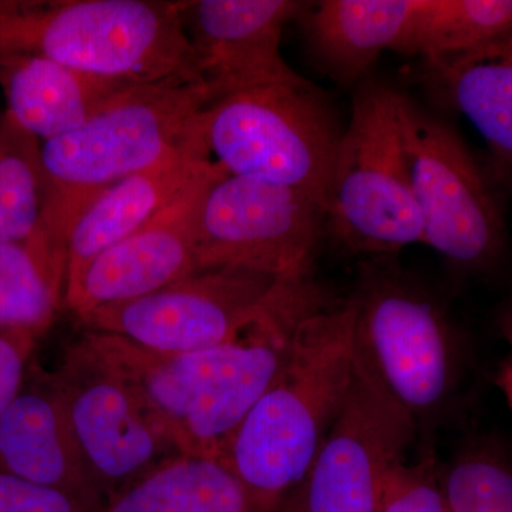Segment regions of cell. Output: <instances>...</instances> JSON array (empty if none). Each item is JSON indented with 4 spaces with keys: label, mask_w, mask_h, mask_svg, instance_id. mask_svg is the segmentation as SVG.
I'll use <instances>...</instances> for the list:
<instances>
[{
    "label": "cell",
    "mask_w": 512,
    "mask_h": 512,
    "mask_svg": "<svg viewBox=\"0 0 512 512\" xmlns=\"http://www.w3.org/2000/svg\"><path fill=\"white\" fill-rule=\"evenodd\" d=\"M326 303L320 286H302L237 338L200 352H151L86 329L79 340L137 393L183 456L224 463L238 427L288 362L303 320Z\"/></svg>",
    "instance_id": "6da1fadb"
},
{
    "label": "cell",
    "mask_w": 512,
    "mask_h": 512,
    "mask_svg": "<svg viewBox=\"0 0 512 512\" xmlns=\"http://www.w3.org/2000/svg\"><path fill=\"white\" fill-rule=\"evenodd\" d=\"M353 320L349 299L303 320L284 369L232 437L224 464L254 512H278L338 419L355 370Z\"/></svg>",
    "instance_id": "7a4b0ae2"
},
{
    "label": "cell",
    "mask_w": 512,
    "mask_h": 512,
    "mask_svg": "<svg viewBox=\"0 0 512 512\" xmlns=\"http://www.w3.org/2000/svg\"><path fill=\"white\" fill-rule=\"evenodd\" d=\"M212 94L201 76L143 84L82 127L42 143L43 241L66 269L70 229L99 195L163 161L201 126Z\"/></svg>",
    "instance_id": "3957f363"
},
{
    "label": "cell",
    "mask_w": 512,
    "mask_h": 512,
    "mask_svg": "<svg viewBox=\"0 0 512 512\" xmlns=\"http://www.w3.org/2000/svg\"><path fill=\"white\" fill-rule=\"evenodd\" d=\"M0 55H30L136 84L201 76L168 0H0Z\"/></svg>",
    "instance_id": "277c9868"
},
{
    "label": "cell",
    "mask_w": 512,
    "mask_h": 512,
    "mask_svg": "<svg viewBox=\"0 0 512 512\" xmlns=\"http://www.w3.org/2000/svg\"><path fill=\"white\" fill-rule=\"evenodd\" d=\"M349 301L356 372L420 429L456 390L460 333L433 293L392 255L360 262Z\"/></svg>",
    "instance_id": "5b68a950"
},
{
    "label": "cell",
    "mask_w": 512,
    "mask_h": 512,
    "mask_svg": "<svg viewBox=\"0 0 512 512\" xmlns=\"http://www.w3.org/2000/svg\"><path fill=\"white\" fill-rule=\"evenodd\" d=\"M202 119L211 156L228 174L291 188L326 212L343 128L312 83L235 93L211 103Z\"/></svg>",
    "instance_id": "8992f818"
},
{
    "label": "cell",
    "mask_w": 512,
    "mask_h": 512,
    "mask_svg": "<svg viewBox=\"0 0 512 512\" xmlns=\"http://www.w3.org/2000/svg\"><path fill=\"white\" fill-rule=\"evenodd\" d=\"M399 90L360 83L343 128L326 205V234L353 255H394L423 244L397 121Z\"/></svg>",
    "instance_id": "52a82bcc"
},
{
    "label": "cell",
    "mask_w": 512,
    "mask_h": 512,
    "mask_svg": "<svg viewBox=\"0 0 512 512\" xmlns=\"http://www.w3.org/2000/svg\"><path fill=\"white\" fill-rule=\"evenodd\" d=\"M400 144L424 229V245L454 268L485 272L500 264L507 227L500 190L456 130L399 92Z\"/></svg>",
    "instance_id": "ba28073f"
},
{
    "label": "cell",
    "mask_w": 512,
    "mask_h": 512,
    "mask_svg": "<svg viewBox=\"0 0 512 512\" xmlns=\"http://www.w3.org/2000/svg\"><path fill=\"white\" fill-rule=\"evenodd\" d=\"M284 279L244 268H212L144 298L79 318L83 328L119 336L158 353L200 352L237 338L311 279Z\"/></svg>",
    "instance_id": "9c48e42d"
},
{
    "label": "cell",
    "mask_w": 512,
    "mask_h": 512,
    "mask_svg": "<svg viewBox=\"0 0 512 512\" xmlns=\"http://www.w3.org/2000/svg\"><path fill=\"white\" fill-rule=\"evenodd\" d=\"M326 212L301 192L222 174L197 218V268H244L284 279L311 276Z\"/></svg>",
    "instance_id": "30bf717a"
},
{
    "label": "cell",
    "mask_w": 512,
    "mask_h": 512,
    "mask_svg": "<svg viewBox=\"0 0 512 512\" xmlns=\"http://www.w3.org/2000/svg\"><path fill=\"white\" fill-rule=\"evenodd\" d=\"M49 375L87 473L106 504L184 457L137 393L80 340Z\"/></svg>",
    "instance_id": "8fae6325"
},
{
    "label": "cell",
    "mask_w": 512,
    "mask_h": 512,
    "mask_svg": "<svg viewBox=\"0 0 512 512\" xmlns=\"http://www.w3.org/2000/svg\"><path fill=\"white\" fill-rule=\"evenodd\" d=\"M417 430L409 416L353 370L338 419L278 512H380L390 471L403 461Z\"/></svg>",
    "instance_id": "7c38bea8"
},
{
    "label": "cell",
    "mask_w": 512,
    "mask_h": 512,
    "mask_svg": "<svg viewBox=\"0 0 512 512\" xmlns=\"http://www.w3.org/2000/svg\"><path fill=\"white\" fill-rule=\"evenodd\" d=\"M308 2L188 0L181 22L214 101L269 84L301 82L281 53L282 33ZM212 101V103H214Z\"/></svg>",
    "instance_id": "4fadbf2b"
},
{
    "label": "cell",
    "mask_w": 512,
    "mask_h": 512,
    "mask_svg": "<svg viewBox=\"0 0 512 512\" xmlns=\"http://www.w3.org/2000/svg\"><path fill=\"white\" fill-rule=\"evenodd\" d=\"M227 173L220 164L167 210L84 269L63 303L77 316L144 298L187 278L197 268V218L205 191Z\"/></svg>",
    "instance_id": "5bb4252c"
},
{
    "label": "cell",
    "mask_w": 512,
    "mask_h": 512,
    "mask_svg": "<svg viewBox=\"0 0 512 512\" xmlns=\"http://www.w3.org/2000/svg\"><path fill=\"white\" fill-rule=\"evenodd\" d=\"M215 167L202 119L183 146L163 161L99 195L80 214L67 237L64 293L76 286L96 256L153 221Z\"/></svg>",
    "instance_id": "9a60e30c"
},
{
    "label": "cell",
    "mask_w": 512,
    "mask_h": 512,
    "mask_svg": "<svg viewBox=\"0 0 512 512\" xmlns=\"http://www.w3.org/2000/svg\"><path fill=\"white\" fill-rule=\"evenodd\" d=\"M0 471L72 495L90 510L106 508L84 466L62 397L43 370H29L22 392L0 417Z\"/></svg>",
    "instance_id": "2e32d148"
},
{
    "label": "cell",
    "mask_w": 512,
    "mask_h": 512,
    "mask_svg": "<svg viewBox=\"0 0 512 512\" xmlns=\"http://www.w3.org/2000/svg\"><path fill=\"white\" fill-rule=\"evenodd\" d=\"M419 76L431 99L483 136L498 190L512 188V28L467 52L421 60Z\"/></svg>",
    "instance_id": "e0dca14e"
},
{
    "label": "cell",
    "mask_w": 512,
    "mask_h": 512,
    "mask_svg": "<svg viewBox=\"0 0 512 512\" xmlns=\"http://www.w3.org/2000/svg\"><path fill=\"white\" fill-rule=\"evenodd\" d=\"M140 86L80 72L45 57L0 55L6 110L42 143L72 133Z\"/></svg>",
    "instance_id": "ac0fdd59"
},
{
    "label": "cell",
    "mask_w": 512,
    "mask_h": 512,
    "mask_svg": "<svg viewBox=\"0 0 512 512\" xmlns=\"http://www.w3.org/2000/svg\"><path fill=\"white\" fill-rule=\"evenodd\" d=\"M417 0H323L301 22L313 64L340 86L362 83L384 50L402 37Z\"/></svg>",
    "instance_id": "d6986e66"
},
{
    "label": "cell",
    "mask_w": 512,
    "mask_h": 512,
    "mask_svg": "<svg viewBox=\"0 0 512 512\" xmlns=\"http://www.w3.org/2000/svg\"><path fill=\"white\" fill-rule=\"evenodd\" d=\"M103 512H254L224 463L181 457L114 498Z\"/></svg>",
    "instance_id": "ffe728a7"
},
{
    "label": "cell",
    "mask_w": 512,
    "mask_h": 512,
    "mask_svg": "<svg viewBox=\"0 0 512 512\" xmlns=\"http://www.w3.org/2000/svg\"><path fill=\"white\" fill-rule=\"evenodd\" d=\"M46 200L42 141L6 110L0 114V242L32 245L64 271L43 241Z\"/></svg>",
    "instance_id": "44dd1931"
},
{
    "label": "cell",
    "mask_w": 512,
    "mask_h": 512,
    "mask_svg": "<svg viewBox=\"0 0 512 512\" xmlns=\"http://www.w3.org/2000/svg\"><path fill=\"white\" fill-rule=\"evenodd\" d=\"M512 28V0H417L393 52L440 59L467 52Z\"/></svg>",
    "instance_id": "7402d4cb"
},
{
    "label": "cell",
    "mask_w": 512,
    "mask_h": 512,
    "mask_svg": "<svg viewBox=\"0 0 512 512\" xmlns=\"http://www.w3.org/2000/svg\"><path fill=\"white\" fill-rule=\"evenodd\" d=\"M64 298V271L32 245L0 242V329L42 336Z\"/></svg>",
    "instance_id": "603a6c76"
},
{
    "label": "cell",
    "mask_w": 512,
    "mask_h": 512,
    "mask_svg": "<svg viewBox=\"0 0 512 512\" xmlns=\"http://www.w3.org/2000/svg\"><path fill=\"white\" fill-rule=\"evenodd\" d=\"M439 483L448 512H512V463L490 444L463 451Z\"/></svg>",
    "instance_id": "cb8c5ba5"
},
{
    "label": "cell",
    "mask_w": 512,
    "mask_h": 512,
    "mask_svg": "<svg viewBox=\"0 0 512 512\" xmlns=\"http://www.w3.org/2000/svg\"><path fill=\"white\" fill-rule=\"evenodd\" d=\"M380 512H448L433 457L409 466L400 461L384 487Z\"/></svg>",
    "instance_id": "d4e9b609"
},
{
    "label": "cell",
    "mask_w": 512,
    "mask_h": 512,
    "mask_svg": "<svg viewBox=\"0 0 512 512\" xmlns=\"http://www.w3.org/2000/svg\"><path fill=\"white\" fill-rule=\"evenodd\" d=\"M0 512H96L72 495L0 471Z\"/></svg>",
    "instance_id": "484cf974"
},
{
    "label": "cell",
    "mask_w": 512,
    "mask_h": 512,
    "mask_svg": "<svg viewBox=\"0 0 512 512\" xmlns=\"http://www.w3.org/2000/svg\"><path fill=\"white\" fill-rule=\"evenodd\" d=\"M39 338L32 330L0 329V417L25 386Z\"/></svg>",
    "instance_id": "4316f807"
},
{
    "label": "cell",
    "mask_w": 512,
    "mask_h": 512,
    "mask_svg": "<svg viewBox=\"0 0 512 512\" xmlns=\"http://www.w3.org/2000/svg\"><path fill=\"white\" fill-rule=\"evenodd\" d=\"M497 325L508 349H510V355H508L505 362L512 365V293L507 302L504 303L500 313H498Z\"/></svg>",
    "instance_id": "83f0119b"
},
{
    "label": "cell",
    "mask_w": 512,
    "mask_h": 512,
    "mask_svg": "<svg viewBox=\"0 0 512 512\" xmlns=\"http://www.w3.org/2000/svg\"><path fill=\"white\" fill-rule=\"evenodd\" d=\"M495 383L500 387L505 402H507L512 413V365H510V363H501L500 372H498Z\"/></svg>",
    "instance_id": "f1b7e54d"
}]
</instances>
